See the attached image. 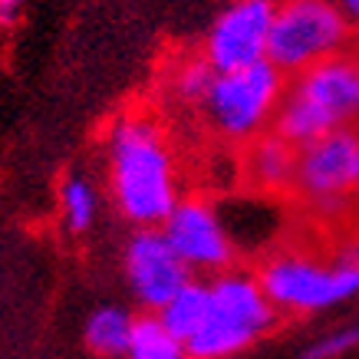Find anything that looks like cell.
Masks as SVG:
<instances>
[{
    "mask_svg": "<svg viewBox=\"0 0 359 359\" xmlns=\"http://www.w3.org/2000/svg\"><path fill=\"white\" fill-rule=\"evenodd\" d=\"M132 323L135 316L122 306H99L86 320V346L96 356H126L132 339Z\"/></svg>",
    "mask_w": 359,
    "mask_h": 359,
    "instance_id": "cell-13",
    "label": "cell"
},
{
    "mask_svg": "<svg viewBox=\"0 0 359 359\" xmlns=\"http://www.w3.org/2000/svg\"><path fill=\"white\" fill-rule=\"evenodd\" d=\"M13 7H17V0H0V13H4V17H11Z\"/></svg>",
    "mask_w": 359,
    "mask_h": 359,
    "instance_id": "cell-20",
    "label": "cell"
},
{
    "mask_svg": "<svg viewBox=\"0 0 359 359\" xmlns=\"http://www.w3.org/2000/svg\"><path fill=\"white\" fill-rule=\"evenodd\" d=\"M349 36V20L333 0H283L271 23L267 60L280 73H304L306 66L337 56Z\"/></svg>",
    "mask_w": 359,
    "mask_h": 359,
    "instance_id": "cell-5",
    "label": "cell"
},
{
    "mask_svg": "<svg viewBox=\"0 0 359 359\" xmlns=\"http://www.w3.org/2000/svg\"><path fill=\"white\" fill-rule=\"evenodd\" d=\"M208 310H211V283H201L191 277V280L158 310V320H162L182 343H188L198 330L205 327Z\"/></svg>",
    "mask_w": 359,
    "mask_h": 359,
    "instance_id": "cell-12",
    "label": "cell"
},
{
    "mask_svg": "<svg viewBox=\"0 0 359 359\" xmlns=\"http://www.w3.org/2000/svg\"><path fill=\"white\" fill-rule=\"evenodd\" d=\"M215 76H218V69L208 63L205 56H201V60H191V63H185L182 73L175 76V93L185 99V102H205Z\"/></svg>",
    "mask_w": 359,
    "mask_h": 359,
    "instance_id": "cell-17",
    "label": "cell"
},
{
    "mask_svg": "<svg viewBox=\"0 0 359 359\" xmlns=\"http://www.w3.org/2000/svg\"><path fill=\"white\" fill-rule=\"evenodd\" d=\"M63 211L69 231L83 234V231L93 228V221H96V191H93V185L83 175L69 178L63 185Z\"/></svg>",
    "mask_w": 359,
    "mask_h": 359,
    "instance_id": "cell-15",
    "label": "cell"
},
{
    "mask_svg": "<svg viewBox=\"0 0 359 359\" xmlns=\"http://www.w3.org/2000/svg\"><path fill=\"white\" fill-rule=\"evenodd\" d=\"M280 310L264 294L257 277L224 271L211 280V310L205 327L188 339L191 359H231L277 327Z\"/></svg>",
    "mask_w": 359,
    "mask_h": 359,
    "instance_id": "cell-3",
    "label": "cell"
},
{
    "mask_svg": "<svg viewBox=\"0 0 359 359\" xmlns=\"http://www.w3.org/2000/svg\"><path fill=\"white\" fill-rule=\"evenodd\" d=\"M283 93V73L271 60L218 73L205 96L208 122L228 139H254L277 116Z\"/></svg>",
    "mask_w": 359,
    "mask_h": 359,
    "instance_id": "cell-6",
    "label": "cell"
},
{
    "mask_svg": "<svg viewBox=\"0 0 359 359\" xmlns=\"http://www.w3.org/2000/svg\"><path fill=\"white\" fill-rule=\"evenodd\" d=\"M353 122H359V56L337 53L297 73L277 106L273 132L300 149Z\"/></svg>",
    "mask_w": 359,
    "mask_h": 359,
    "instance_id": "cell-2",
    "label": "cell"
},
{
    "mask_svg": "<svg viewBox=\"0 0 359 359\" xmlns=\"http://www.w3.org/2000/svg\"><path fill=\"white\" fill-rule=\"evenodd\" d=\"M109 185L116 205L139 228H162L178 205L175 158L162 129L145 116H126L109 132Z\"/></svg>",
    "mask_w": 359,
    "mask_h": 359,
    "instance_id": "cell-1",
    "label": "cell"
},
{
    "mask_svg": "<svg viewBox=\"0 0 359 359\" xmlns=\"http://www.w3.org/2000/svg\"><path fill=\"white\" fill-rule=\"evenodd\" d=\"M273 13H277L273 0H234L228 11L211 23L205 60L218 73L267 60Z\"/></svg>",
    "mask_w": 359,
    "mask_h": 359,
    "instance_id": "cell-8",
    "label": "cell"
},
{
    "mask_svg": "<svg viewBox=\"0 0 359 359\" xmlns=\"http://www.w3.org/2000/svg\"><path fill=\"white\" fill-rule=\"evenodd\" d=\"M339 11L346 13V20L359 23V0H339Z\"/></svg>",
    "mask_w": 359,
    "mask_h": 359,
    "instance_id": "cell-19",
    "label": "cell"
},
{
    "mask_svg": "<svg viewBox=\"0 0 359 359\" xmlns=\"http://www.w3.org/2000/svg\"><path fill=\"white\" fill-rule=\"evenodd\" d=\"M126 277L135 300L149 310H162L188 280V267L162 228H139L126 244Z\"/></svg>",
    "mask_w": 359,
    "mask_h": 359,
    "instance_id": "cell-9",
    "label": "cell"
},
{
    "mask_svg": "<svg viewBox=\"0 0 359 359\" xmlns=\"http://www.w3.org/2000/svg\"><path fill=\"white\" fill-rule=\"evenodd\" d=\"M248 175L250 182L264 191H287L294 188L297 175V145L283 135H257L248 152Z\"/></svg>",
    "mask_w": 359,
    "mask_h": 359,
    "instance_id": "cell-11",
    "label": "cell"
},
{
    "mask_svg": "<svg viewBox=\"0 0 359 359\" xmlns=\"http://www.w3.org/2000/svg\"><path fill=\"white\" fill-rule=\"evenodd\" d=\"M359 346V323H346L316 337L313 343H306V349L300 353V359H343Z\"/></svg>",
    "mask_w": 359,
    "mask_h": 359,
    "instance_id": "cell-16",
    "label": "cell"
},
{
    "mask_svg": "<svg viewBox=\"0 0 359 359\" xmlns=\"http://www.w3.org/2000/svg\"><path fill=\"white\" fill-rule=\"evenodd\" d=\"M162 231L191 271L224 273L234 261V241H231L228 224L208 201H198V198L178 201L175 211L165 218Z\"/></svg>",
    "mask_w": 359,
    "mask_h": 359,
    "instance_id": "cell-10",
    "label": "cell"
},
{
    "mask_svg": "<svg viewBox=\"0 0 359 359\" xmlns=\"http://www.w3.org/2000/svg\"><path fill=\"white\" fill-rule=\"evenodd\" d=\"M337 261L346 264V267H353V271H359V234L356 238H349L346 244L337 250Z\"/></svg>",
    "mask_w": 359,
    "mask_h": 359,
    "instance_id": "cell-18",
    "label": "cell"
},
{
    "mask_svg": "<svg viewBox=\"0 0 359 359\" xmlns=\"http://www.w3.org/2000/svg\"><path fill=\"white\" fill-rule=\"evenodd\" d=\"M294 188L313 208L343 205L359 191V129L343 126L297 149Z\"/></svg>",
    "mask_w": 359,
    "mask_h": 359,
    "instance_id": "cell-7",
    "label": "cell"
},
{
    "mask_svg": "<svg viewBox=\"0 0 359 359\" xmlns=\"http://www.w3.org/2000/svg\"><path fill=\"white\" fill-rule=\"evenodd\" d=\"M126 356L129 359H191L188 346L158 320V313L135 316Z\"/></svg>",
    "mask_w": 359,
    "mask_h": 359,
    "instance_id": "cell-14",
    "label": "cell"
},
{
    "mask_svg": "<svg viewBox=\"0 0 359 359\" xmlns=\"http://www.w3.org/2000/svg\"><path fill=\"white\" fill-rule=\"evenodd\" d=\"M264 294L280 313H323L359 294V271L339 264L316 261L310 254H277L257 273Z\"/></svg>",
    "mask_w": 359,
    "mask_h": 359,
    "instance_id": "cell-4",
    "label": "cell"
}]
</instances>
